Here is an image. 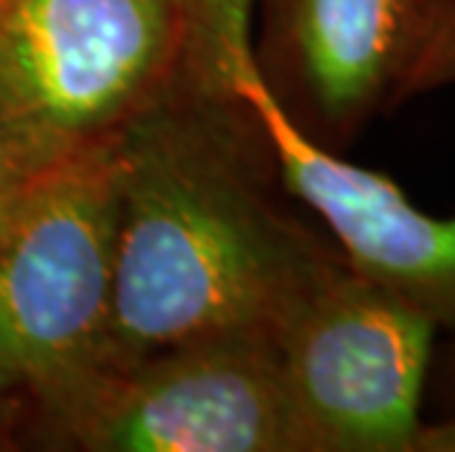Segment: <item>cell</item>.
<instances>
[{"label": "cell", "instance_id": "cell-1", "mask_svg": "<svg viewBox=\"0 0 455 452\" xmlns=\"http://www.w3.org/2000/svg\"><path fill=\"white\" fill-rule=\"evenodd\" d=\"M106 347L130 361L215 335H270L341 250L288 206L265 130L229 85L191 80L115 144Z\"/></svg>", "mask_w": 455, "mask_h": 452}, {"label": "cell", "instance_id": "cell-2", "mask_svg": "<svg viewBox=\"0 0 455 452\" xmlns=\"http://www.w3.org/2000/svg\"><path fill=\"white\" fill-rule=\"evenodd\" d=\"M191 80V0H0V139L24 182L115 147Z\"/></svg>", "mask_w": 455, "mask_h": 452}, {"label": "cell", "instance_id": "cell-3", "mask_svg": "<svg viewBox=\"0 0 455 452\" xmlns=\"http://www.w3.org/2000/svg\"><path fill=\"white\" fill-rule=\"evenodd\" d=\"M115 218L118 159L103 147L27 179L0 235V397L18 402L27 420L98 368L112 309Z\"/></svg>", "mask_w": 455, "mask_h": 452}, {"label": "cell", "instance_id": "cell-4", "mask_svg": "<svg viewBox=\"0 0 455 452\" xmlns=\"http://www.w3.org/2000/svg\"><path fill=\"white\" fill-rule=\"evenodd\" d=\"M27 447L306 452L270 335H215L98 364L38 406Z\"/></svg>", "mask_w": 455, "mask_h": 452}, {"label": "cell", "instance_id": "cell-5", "mask_svg": "<svg viewBox=\"0 0 455 452\" xmlns=\"http://www.w3.org/2000/svg\"><path fill=\"white\" fill-rule=\"evenodd\" d=\"M438 335L344 253L326 265L274 338L306 452H411Z\"/></svg>", "mask_w": 455, "mask_h": 452}, {"label": "cell", "instance_id": "cell-6", "mask_svg": "<svg viewBox=\"0 0 455 452\" xmlns=\"http://www.w3.org/2000/svg\"><path fill=\"white\" fill-rule=\"evenodd\" d=\"M432 0H253L256 71L294 127L344 153L409 100Z\"/></svg>", "mask_w": 455, "mask_h": 452}, {"label": "cell", "instance_id": "cell-7", "mask_svg": "<svg viewBox=\"0 0 455 452\" xmlns=\"http://www.w3.org/2000/svg\"><path fill=\"white\" fill-rule=\"evenodd\" d=\"M220 71L259 118L291 200L321 220L358 274L420 309L455 347V215H429L391 177L303 136L267 94L250 42L232 44Z\"/></svg>", "mask_w": 455, "mask_h": 452}, {"label": "cell", "instance_id": "cell-8", "mask_svg": "<svg viewBox=\"0 0 455 452\" xmlns=\"http://www.w3.org/2000/svg\"><path fill=\"white\" fill-rule=\"evenodd\" d=\"M455 85V0H432L429 30L423 53L411 74L409 100L426 91ZM426 400H432L435 415H455V347L443 344L435 350V361L426 385Z\"/></svg>", "mask_w": 455, "mask_h": 452}, {"label": "cell", "instance_id": "cell-9", "mask_svg": "<svg viewBox=\"0 0 455 452\" xmlns=\"http://www.w3.org/2000/svg\"><path fill=\"white\" fill-rule=\"evenodd\" d=\"M411 452H455V415L423 417Z\"/></svg>", "mask_w": 455, "mask_h": 452}, {"label": "cell", "instance_id": "cell-10", "mask_svg": "<svg viewBox=\"0 0 455 452\" xmlns=\"http://www.w3.org/2000/svg\"><path fill=\"white\" fill-rule=\"evenodd\" d=\"M21 188L24 179L18 177L12 159H9V153L4 147V139H0V235H4L9 218H12V209L18 203V197H21Z\"/></svg>", "mask_w": 455, "mask_h": 452}, {"label": "cell", "instance_id": "cell-11", "mask_svg": "<svg viewBox=\"0 0 455 452\" xmlns=\"http://www.w3.org/2000/svg\"><path fill=\"white\" fill-rule=\"evenodd\" d=\"M27 415L18 402L0 397V449H24Z\"/></svg>", "mask_w": 455, "mask_h": 452}]
</instances>
